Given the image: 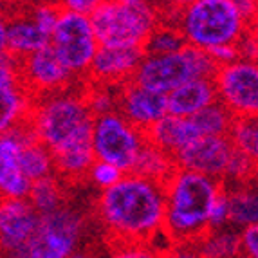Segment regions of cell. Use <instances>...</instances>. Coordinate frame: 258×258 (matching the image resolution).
Returning a JSON list of instances; mask_svg holds the SVG:
<instances>
[{"instance_id": "obj_1", "label": "cell", "mask_w": 258, "mask_h": 258, "mask_svg": "<svg viewBox=\"0 0 258 258\" xmlns=\"http://www.w3.org/2000/svg\"><path fill=\"white\" fill-rule=\"evenodd\" d=\"M163 184L136 173H125L117 184L101 191L96 215L112 242L154 244L164 235Z\"/></svg>"}, {"instance_id": "obj_2", "label": "cell", "mask_w": 258, "mask_h": 258, "mask_svg": "<svg viewBox=\"0 0 258 258\" xmlns=\"http://www.w3.org/2000/svg\"><path fill=\"white\" fill-rule=\"evenodd\" d=\"M163 189L164 237L168 242H197L208 231L210 208L224 191V182L175 168Z\"/></svg>"}, {"instance_id": "obj_3", "label": "cell", "mask_w": 258, "mask_h": 258, "mask_svg": "<svg viewBox=\"0 0 258 258\" xmlns=\"http://www.w3.org/2000/svg\"><path fill=\"white\" fill-rule=\"evenodd\" d=\"M94 116L87 107L82 91H61L36 98L27 126L35 139L52 154L65 148L89 145Z\"/></svg>"}, {"instance_id": "obj_4", "label": "cell", "mask_w": 258, "mask_h": 258, "mask_svg": "<svg viewBox=\"0 0 258 258\" xmlns=\"http://www.w3.org/2000/svg\"><path fill=\"white\" fill-rule=\"evenodd\" d=\"M173 24L184 36L186 45L203 51L238 43L247 33V22L238 15L231 0H197L177 11Z\"/></svg>"}, {"instance_id": "obj_5", "label": "cell", "mask_w": 258, "mask_h": 258, "mask_svg": "<svg viewBox=\"0 0 258 258\" xmlns=\"http://www.w3.org/2000/svg\"><path fill=\"white\" fill-rule=\"evenodd\" d=\"M89 18L99 45L143 49L161 24V9L150 0L139 4H114L105 0Z\"/></svg>"}, {"instance_id": "obj_6", "label": "cell", "mask_w": 258, "mask_h": 258, "mask_svg": "<svg viewBox=\"0 0 258 258\" xmlns=\"http://www.w3.org/2000/svg\"><path fill=\"white\" fill-rule=\"evenodd\" d=\"M215 73L217 67L206 51L186 45L172 54H145L132 82L166 96L191 80L213 78Z\"/></svg>"}, {"instance_id": "obj_7", "label": "cell", "mask_w": 258, "mask_h": 258, "mask_svg": "<svg viewBox=\"0 0 258 258\" xmlns=\"http://www.w3.org/2000/svg\"><path fill=\"white\" fill-rule=\"evenodd\" d=\"M85 217L69 206L40 215L38 228L26 244L8 258H69L78 249Z\"/></svg>"}, {"instance_id": "obj_8", "label": "cell", "mask_w": 258, "mask_h": 258, "mask_svg": "<svg viewBox=\"0 0 258 258\" xmlns=\"http://www.w3.org/2000/svg\"><path fill=\"white\" fill-rule=\"evenodd\" d=\"M49 47L76 80L85 82L91 63L99 49L91 18L61 11L49 36Z\"/></svg>"}, {"instance_id": "obj_9", "label": "cell", "mask_w": 258, "mask_h": 258, "mask_svg": "<svg viewBox=\"0 0 258 258\" xmlns=\"http://www.w3.org/2000/svg\"><path fill=\"white\" fill-rule=\"evenodd\" d=\"M91 145L96 159L107 161L130 173L139 152L147 145V138L145 132L136 128L116 110L94 117Z\"/></svg>"}, {"instance_id": "obj_10", "label": "cell", "mask_w": 258, "mask_h": 258, "mask_svg": "<svg viewBox=\"0 0 258 258\" xmlns=\"http://www.w3.org/2000/svg\"><path fill=\"white\" fill-rule=\"evenodd\" d=\"M217 101L233 117L258 116V60H237L219 67L213 76Z\"/></svg>"}, {"instance_id": "obj_11", "label": "cell", "mask_w": 258, "mask_h": 258, "mask_svg": "<svg viewBox=\"0 0 258 258\" xmlns=\"http://www.w3.org/2000/svg\"><path fill=\"white\" fill-rule=\"evenodd\" d=\"M35 98L22 83L20 61L0 56V134L27 125Z\"/></svg>"}, {"instance_id": "obj_12", "label": "cell", "mask_w": 258, "mask_h": 258, "mask_svg": "<svg viewBox=\"0 0 258 258\" xmlns=\"http://www.w3.org/2000/svg\"><path fill=\"white\" fill-rule=\"evenodd\" d=\"M20 76L22 83L35 99L69 91L74 89V83L80 82L65 69L63 63L51 51V47L33 52L27 58L20 60Z\"/></svg>"}, {"instance_id": "obj_13", "label": "cell", "mask_w": 258, "mask_h": 258, "mask_svg": "<svg viewBox=\"0 0 258 258\" xmlns=\"http://www.w3.org/2000/svg\"><path fill=\"white\" fill-rule=\"evenodd\" d=\"M235 147L228 136H201L173 155L177 168L222 181Z\"/></svg>"}, {"instance_id": "obj_14", "label": "cell", "mask_w": 258, "mask_h": 258, "mask_svg": "<svg viewBox=\"0 0 258 258\" xmlns=\"http://www.w3.org/2000/svg\"><path fill=\"white\" fill-rule=\"evenodd\" d=\"M33 139L27 125L0 134V199H27L31 181L22 172L20 155Z\"/></svg>"}, {"instance_id": "obj_15", "label": "cell", "mask_w": 258, "mask_h": 258, "mask_svg": "<svg viewBox=\"0 0 258 258\" xmlns=\"http://www.w3.org/2000/svg\"><path fill=\"white\" fill-rule=\"evenodd\" d=\"M143 56H145V51L141 47L99 45L85 82L119 89L121 85L132 82Z\"/></svg>"}, {"instance_id": "obj_16", "label": "cell", "mask_w": 258, "mask_h": 258, "mask_svg": "<svg viewBox=\"0 0 258 258\" xmlns=\"http://www.w3.org/2000/svg\"><path fill=\"white\" fill-rule=\"evenodd\" d=\"M117 112L141 132L168 114L166 96L128 82L117 89Z\"/></svg>"}, {"instance_id": "obj_17", "label": "cell", "mask_w": 258, "mask_h": 258, "mask_svg": "<svg viewBox=\"0 0 258 258\" xmlns=\"http://www.w3.org/2000/svg\"><path fill=\"white\" fill-rule=\"evenodd\" d=\"M40 215L27 199H0V251L8 256L26 244L38 228Z\"/></svg>"}, {"instance_id": "obj_18", "label": "cell", "mask_w": 258, "mask_h": 258, "mask_svg": "<svg viewBox=\"0 0 258 258\" xmlns=\"http://www.w3.org/2000/svg\"><path fill=\"white\" fill-rule=\"evenodd\" d=\"M17 4L6 8L4 15L8 22V54L20 61L33 52L49 47V35L31 20L22 2L20 9Z\"/></svg>"}, {"instance_id": "obj_19", "label": "cell", "mask_w": 258, "mask_h": 258, "mask_svg": "<svg viewBox=\"0 0 258 258\" xmlns=\"http://www.w3.org/2000/svg\"><path fill=\"white\" fill-rule=\"evenodd\" d=\"M145 138H147V143L161 148L166 154L175 155L201 136L189 117L166 114L163 119H159L145 132Z\"/></svg>"}, {"instance_id": "obj_20", "label": "cell", "mask_w": 258, "mask_h": 258, "mask_svg": "<svg viewBox=\"0 0 258 258\" xmlns=\"http://www.w3.org/2000/svg\"><path fill=\"white\" fill-rule=\"evenodd\" d=\"M217 101V89L213 78L191 80L166 94L168 114L179 117H194L197 112Z\"/></svg>"}, {"instance_id": "obj_21", "label": "cell", "mask_w": 258, "mask_h": 258, "mask_svg": "<svg viewBox=\"0 0 258 258\" xmlns=\"http://www.w3.org/2000/svg\"><path fill=\"white\" fill-rule=\"evenodd\" d=\"M226 186V184H224ZM229 203V226L244 229L258 224V188L251 182L226 188Z\"/></svg>"}, {"instance_id": "obj_22", "label": "cell", "mask_w": 258, "mask_h": 258, "mask_svg": "<svg viewBox=\"0 0 258 258\" xmlns=\"http://www.w3.org/2000/svg\"><path fill=\"white\" fill-rule=\"evenodd\" d=\"M52 155H54V175L60 177L65 182H76L87 179V172L96 161L91 143L65 148Z\"/></svg>"}, {"instance_id": "obj_23", "label": "cell", "mask_w": 258, "mask_h": 258, "mask_svg": "<svg viewBox=\"0 0 258 258\" xmlns=\"http://www.w3.org/2000/svg\"><path fill=\"white\" fill-rule=\"evenodd\" d=\"M195 245L203 258H237L242 254L240 231L233 226L208 229Z\"/></svg>"}, {"instance_id": "obj_24", "label": "cell", "mask_w": 258, "mask_h": 258, "mask_svg": "<svg viewBox=\"0 0 258 258\" xmlns=\"http://www.w3.org/2000/svg\"><path fill=\"white\" fill-rule=\"evenodd\" d=\"M175 168L177 166H175V161H173V155L166 154L161 148L147 143L143 147V150L139 152L138 161H136L130 173H136V175L145 177L148 181L164 184Z\"/></svg>"}, {"instance_id": "obj_25", "label": "cell", "mask_w": 258, "mask_h": 258, "mask_svg": "<svg viewBox=\"0 0 258 258\" xmlns=\"http://www.w3.org/2000/svg\"><path fill=\"white\" fill-rule=\"evenodd\" d=\"M27 203L33 206V210L38 215H47V213L60 210L61 206H65L63 181L52 173L49 177L31 182Z\"/></svg>"}, {"instance_id": "obj_26", "label": "cell", "mask_w": 258, "mask_h": 258, "mask_svg": "<svg viewBox=\"0 0 258 258\" xmlns=\"http://www.w3.org/2000/svg\"><path fill=\"white\" fill-rule=\"evenodd\" d=\"M20 166L27 179L31 182H35L38 179H43V177H49L54 173V155L47 147H43L42 143L33 139L22 150Z\"/></svg>"}, {"instance_id": "obj_27", "label": "cell", "mask_w": 258, "mask_h": 258, "mask_svg": "<svg viewBox=\"0 0 258 258\" xmlns=\"http://www.w3.org/2000/svg\"><path fill=\"white\" fill-rule=\"evenodd\" d=\"M189 119L194 121L199 136H228L235 117L220 101H215Z\"/></svg>"}, {"instance_id": "obj_28", "label": "cell", "mask_w": 258, "mask_h": 258, "mask_svg": "<svg viewBox=\"0 0 258 258\" xmlns=\"http://www.w3.org/2000/svg\"><path fill=\"white\" fill-rule=\"evenodd\" d=\"M228 138L235 150L247 155L258 166V116L235 117Z\"/></svg>"}, {"instance_id": "obj_29", "label": "cell", "mask_w": 258, "mask_h": 258, "mask_svg": "<svg viewBox=\"0 0 258 258\" xmlns=\"http://www.w3.org/2000/svg\"><path fill=\"white\" fill-rule=\"evenodd\" d=\"M186 47V40L181 35L179 27L173 24H164L161 22L159 26L155 27L154 33L148 36L147 43L143 45L145 54H172V52L181 51Z\"/></svg>"}, {"instance_id": "obj_30", "label": "cell", "mask_w": 258, "mask_h": 258, "mask_svg": "<svg viewBox=\"0 0 258 258\" xmlns=\"http://www.w3.org/2000/svg\"><path fill=\"white\" fill-rule=\"evenodd\" d=\"M83 96H85L87 107L94 117L105 116L110 112L117 110V89L108 85H99V83L87 82L83 87Z\"/></svg>"}, {"instance_id": "obj_31", "label": "cell", "mask_w": 258, "mask_h": 258, "mask_svg": "<svg viewBox=\"0 0 258 258\" xmlns=\"http://www.w3.org/2000/svg\"><path fill=\"white\" fill-rule=\"evenodd\" d=\"M22 4L26 8L31 20L35 22L43 33H47L51 36L56 22L61 15L60 6L56 4L54 0H35V2H22Z\"/></svg>"}, {"instance_id": "obj_32", "label": "cell", "mask_w": 258, "mask_h": 258, "mask_svg": "<svg viewBox=\"0 0 258 258\" xmlns=\"http://www.w3.org/2000/svg\"><path fill=\"white\" fill-rule=\"evenodd\" d=\"M258 173V166L253 163V161L244 155L242 152L235 150L229 159V164L226 168V173H224L222 182H231V186L235 184H247L256 177Z\"/></svg>"}, {"instance_id": "obj_33", "label": "cell", "mask_w": 258, "mask_h": 258, "mask_svg": "<svg viewBox=\"0 0 258 258\" xmlns=\"http://www.w3.org/2000/svg\"><path fill=\"white\" fill-rule=\"evenodd\" d=\"M125 172L119 170L117 166L114 164L107 163V161H99L96 159L92 163V166L89 168V172H87V179L99 189V191H105V189L112 188L114 184L123 179Z\"/></svg>"}, {"instance_id": "obj_34", "label": "cell", "mask_w": 258, "mask_h": 258, "mask_svg": "<svg viewBox=\"0 0 258 258\" xmlns=\"http://www.w3.org/2000/svg\"><path fill=\"white\" fill-rule=\"evenodd\" d=\"M103 258H159V249L147 242H112Z\"/></svg>"}, {"instance_id": "obj_35", "label": "cell", "mask_w": 258, "mask_h": 258, "mask_svg": "<svg viewBox=\"0 0 258 258\" xmlns=\"http://www.w3.org/2000/svg\"><path fill=\"white\" fill-rule=\"evenodd\" d=\"M229 226V203L226 186L224 191L215 199V203L210 208V217H208V229H219Z\"/></svg>"}, {"instance_id": "obj_36", "label": "cell", "mask_w": 258, "mask_h": 258, "mask_svg": "<svg viewBox=\"0 0 258 258\" xmlns=\"http://www.w3.org/2000/svg\"><path fill=\"white\" fill-rule=\"evenodd\" d=\"M159 258H203L195 242H168L159 249Z\"/></svg>"}, {"instance_id": "obj_37", "label": "cell", "mask_w": 258, "mask_h": 258, "mask_svg": "<svg viewBox=\"0 0 258 258\" xmlns=\"http://www.w3.org/2000/svg\"><path fill=\"white\" fill-rule=\"evenodd\" d=\"M210 54L211 61L215 63V67H224V65H229L233 61L240 60V54H238L237 43H226V45H217V47L206 51Z\"/></svg>"}, {"instance_id": "obj_38", "label": "cell", "mask_w": 258, "mask_h": 258, "mask_svg": "<svg viewBox=\"0 0 258 258\" xmlns=\"http://www.w3.org/2000/svg\"><path fill=\"white\" fill-rule=\"evenodd\" d=\"M54 2L60 6L61 11H69V13H78L89 17L96 8H99V6L103 4L105 0H54Z\"/></svg>"}, {"instance_id": "obj_39", "label": "cell", "mask_w": 258, "mask_h": 258, "mask_svg": "<svg viewBox=\"0 0 258 258\" xmlns=\"http://www.w3.org/2000/svg\"><path fill=\"white\" fill-rule=\"evenodd\" d=\"M242 254L247 258H258V224L240 229Z\"/></svg>"}, {"instance_id": "obj_40", "label": "cell", "mask_w": 258, "mask_h": 258, "mask_svg": "<svg viewBox=\"0 0 258 258\" xmlns=\"http://www.w3.org/2000/svg\"><path fill=\"white\" fill-rule=\"evenodd\" d=\"M238 54H240V60H258V43L249 33H245L237 43Z\"/></svg>"}, {"instance_id": "obj_41", "label": "cell", "mask_w": 258, "mask_h": 258, "mask_svg": "<svg viewBox=\"0 0 258 258\" xmlns=\"http://www.w3.org/2000/svg\"><path fill=\"white\" fill-rule=\"evenodd\" d=\"M231 4L235 6L238 15H240V17L247 22V26H249V22L253 20L258 13V0H231Z\"/></svg>"}, {"instance_id": "obj_42", "label": "cell", "mask_w": 258, "mask_h": 258, "mask_svg": "<svg viewBox=\"0 0 258 258\" xmlns=\"http://www.w3.org/2000/svg\"><path fill=\"white\" fill-rule=\"evenodd\" d=\"M163 4L159 6L161 9H168V11H181V9L188 8L189 4H194L197 0H161Z\"/></svg>"}, {"instance_id": "obj_43", "label": "cell", "mask_w": 258, "mask_h": 258, "mask_svg": "<svg viewBox=\"0 0 258 258\" xmlns=\"http://www.w3.org/2000/svg\"><path fill=\"white\" fill-rule=\"evenodd\" d=\"M8 54V22L6 15H0V56Z\"/></svg>"}, {"instance_id": "obj_44", "label": "cell", "mask_w": 258, "mask_h": 258, "mask_svg": "<svg viewBox=\"0 0 258 258\" xmlns=\"http://www.w3.org/2000/svg\"><path fill=\"white\" fill-rule=\"evenodd\" d=\"M247 33H249V35L253 36L258 43V13H256V17L249 22V26H247Z\"/></svg>"}, {"instance_id": "obj_45", "label": "cell", "mask_w": 258, "mask_h": 258, "mask_svg": "<svg viewBox=\"0 0 258 258\" xmlns=\"http://www.w3.org/2000/svg\"><path fill=\"white\" fill-rule=\"evenodd\" d=\"M69 258H98L94 253H91V251H85V249H76L73 254H71Z\"/></svg>"}, {"instance_id": "obj_46", "label": "cell", "mask_w": 258, "mask_h": 258, "mask_svg": "<svg viewBox=\"0 0 258 258\" xmlns=\"http://www.w3.org/2000/svg\"><path fill=\"white\" fill-rule=\"evenodd\" d=\"M114 4H139V2H147V0H108Z\"/></svg>"}, {"instance_id": "obj_47", "label": "cell", "mask_w": 258, "mask_h": 258, "mask_svg": "<svg viewBox=\"0 0 258 258\" xmlns=\"http://www.w3.org/2000/svg\"><path fill=\"white\" fill-rule=\"evenodd\" d=\"M18 0H0V4L4 6V8H9V6H13V4H17Z\"/></svg>"}, {"instance_id": "obj_48", "label": "cell", "mask_w": 258, "mask_h": 258, "mask_svg": "<svg viewBox=\"0 0 258 258\" xmlns=\"http://www.w3.org/2000/svg\"><path fill=\"white\" fill-rule=\"evenodd\" d=\"M251 184H254V186H256V188H258V173H256V177H254L253 181H251Z\"/></svg>"}, {"instance_id": "obj_49", "label": "cell", "mask_w": 258, "mask_h": 258, "mask_svg": "<svg viewBox=\"0 0 258 258\" xmlns=\"http://www.w3.org/2000/svg\"><path fill=\"white\" fill-rule=\"evenodd\" d=\"M4 13H6V8L2 4H0V15H4Z\"/></svg>"}, {"instance_id": "obj_50", "label": "cell", "mask_w": 258, "mask_h": 258, "mask_svg": "<svg viewBox=\"0 0 258 258\" xmlns=\"http://www.w3.org/2000/svg\"><path fill=\"white\" fill-rule=\"evenodd\" d=\"M20 2H35V0H20Z\"/></svg>"}, {"instance_id": "obj_51", "label": "cell", "mask_w": 258, "mask_h": 258, "mask_svg": "<svg viewBox=\"0 0 258 258\" xmlns=\"http://www.w3.org/2000/svg\"><path fill=\"white\" fill-rule=\"evenodd\" d=\"M237 258H247V256H244V254H240V256H237Z\"/></svg>"}]
</instances>
